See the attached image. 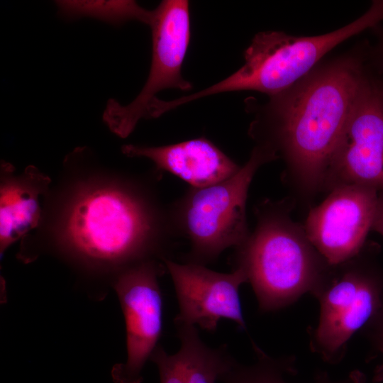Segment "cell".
<instances>
[{
    "instance_id": "8fae6325",
    "label": "cell",
    "mask_w": 383,
    "mask_h": 383,
    "mask_svg": "<svg viewBox=\"0 0 383 383\" xmlns=\"http://www.w3.org/2000/svg\"><path fill=\"white\" fill-rule=\"evenodd\" d=\"M162 261L172 279L179 304L174 325H197L213 332L221 318H228L240 330L247 331L239 296L240 287L247 282V277L240 269L222 273L205 265L178 263L168 257Z\"/></svg>"
},
{
    "instance_id": "e0dca14e",
    "label": "cell",
    "mask_w": 383,
    "mask_h": 383,
    "mask_svg": "<svg viewBox=\"0 0 383 383\" xmlns=\"http://www.w3.org/2000/svg\"><path fill=\"white\" fill-rule=\"evenodd\" d=\"M371 348L377 352L383 346V305L362 329Z\"/></svg>"
},
{
    "instance_id": "d6986e66",
    "label": "cell",
    "mask_w": 383,
    "mask_h": 383,
    "mask_svg": "<svg viewBox=\"0 0 383 383\" xmlns=\"http://www.w3.org/2000/svg\"><path fill=\"white\" fill-rule=\"evenodd\" d=\"M377 352L383 356V346ZM372 382L373 383H383V357L382 362L375 367Z\"/></svg>"
},
{
    "instance_id": "ac0fdd59",
    "label": "cell",
    "mask_w": 383,
    "mask_h": 383,
    "mask_svg": "<svg viewBox=\"0 0 383 383\" xmlns=\"http://www.w3.org/2000/svg\"><path fill=\"white\" fill-rule=\"evenodd\" d=\"M372 231L383 236V192L378 193L376 210L372 221Z\"/></svg>"
},
{
    "instance_id": "2e32d148",
    "label": "cell",
    "mask_w": 383,
    "mask_h": 383,
    "mask_svg": "<svg viewBox=\"0 0 383 383\" xmlns=\"http://www.w3.org/2000/svg\"><path fill=\"white\" fill-rule=\"evenodd\" d=\"M55 4L60 16L66 19L89 17L114 26H121L131 21L148 25L152 13V11L129 0H60L56 1Z\"/></svg>"
},
{
    "instance_id": "9c48e42d",
    "label": "cell",
    "mask_w": 383,
    "mask_h": 383,
    "mask_svg": "<svg viewBox=\"0 0 383 383\" xmlns=\"http://www.w3.org/2000/svg\"><path fill=\"white\" fill-rule=\"evenodd\" d=\"M155 260L126 268L114 289L124 315L126 329V362L113 366L116 383H141L142 370L157 346L162 329V298L158 277L165 271Z\"/></svg>"
},
{
    "instance_id": "3957f363",
    "label": "cell",
    "mask_w": 383,
    "mask_h": 383,
    "mask_svg": "<svg viewBox=\"0 0 383 383\" xmlns=\"http://www.w3.org/2000/svg\"><path fill=\"white\" fill-rule=\"evenodd\" d=\"M140 196L117 188L86 192L68 216L65 233L68 242L95 260L145 261L143 257L153 250L160 238L175 234L170 213L160 218Z\"/></svg>"
},
{
    "instance_id": "5bb4252c",
    "label": "cell",
    "mask_w": 383,
    "mask_h": 383,
    "mask_svg": "<svg viewBox=\"0 0 383 383\" xmlns=\"http://www.w3.org/2000/svg\"><path fill=\"white\" fill-rule=\"evenodd\" d=\"M8 162L1 164L0 253L39 225L40 198L51 179L33 165L21 174Z\"/></svg>"
},
{
    "instance_id": "30bf717a",
    "label": "cell",
    "mask_w": 383,
    "mask_h": 383,
    "mask_svg": "<svg viewBox=\"0 0 383 383\" xmlns=\"http://www.w3.org/2000/svg\"><path fill=\"white\" fill-rule=\"evenodd\" d=\"M378 192L351 184L337 187L310 209L304 224L315 248L331 265L357 254L372 231Z\"/></svg>"
},
{
    "instance_id": "8992f818",
    "label": "cell",
    "mask_w": 383,
    "mask_h": 383,
    "mask_svg": "<svg viewBox=\"0 0 383 383\" xmlns=\"http://www.w3.org/2000/svg\"><path fill=\"white\" fill-rule=\"evenodd\" d=\"M382 20L383 1H376L359 18L326 34L293 36L278 31L260 32L244 52V65L216 83L215 91L252 90L275 95L306 76L337 45Z\"/></svg>"
},
{
    "instance_id": "7a4b0ae2",
    "label": "cell",
    "mask_w": 383,
    "mask_h": 383,
    "mask_svg": "<svg viewBox=\"0 0 383 383\" xmlns=\"http://www.w3.org/2000/svg\"><path fill=\"white\" fill-rule=\"evenodd\" d=\"M296 204L290 196L259 202L253 231L234 248L230 260L233 269L245 273L262 312L282 309L306 293L313 294L331 266L304 225L292 218Z\"/></svg>"
},
{
    "instance_id": "7c38bea8",
    "label": "cell",
    "mask_w": 383,
    "mask_h": 383,
    "mask_svg": "<svg viewBox=\"0 0 383 383\" xmlns=\"http://www.w3.org/2000/svg\"><path fill=\"white\" fill-rule=\"evenodd\" d=\"M121 151L128 157L151 160L157 169L177 176L193 188L221 182L241 167L204 137L162 146L128 144Z\"/></svg>"
},
{
    "instance_id": "4fadbf2b",
    "label": "cell",
    "mask_w": 383,
    "mask_h": 383,
    "mask_svg": "<svg viewBox=\"0 0 383 383\" xmlns=\"http://www.w3.org/2000/svg\"><path fill=\"white\" fill-rule=\"evenodd\" d=\"M180 348L167 353L157 345L150 359L157 365L160 383H216L232 369L236 360L226 345L213 348L201 339L193 325H175Z\"/></svg>"
},
{
    "instance_id": "ffe728a7",
    "label": "cell",
    "mask_w": 383,
    "mask_h": 383,
    "mask_svg": "<svg viewBox=\"0 0 383 383\" xmlns=\"http://www.w3.org/2000/svg\"><path fill=\"white\" fill-rule=\"evenodd\" d=\"M351 383H366L367 379L365 374L360 370H353L349 374Z\"/></svg>"
},
{
    "instance_id": "44dd1931",
    "label": "cell",
    "mask_w": 383,
    "mask_h": 383,
    "mask_svg": "<svg viewBox=\"0 0 383 383\" xmlns=\"http://www.w3.org/2000/svg\"><path fill=\"white\" fill-rule=\"evenodd\" d=\"M379 50H380V54H381V57H382V65H383V40H382V42L381 43Z\"/></svg>"
},
{
    "instance_id": "6da1fadb",
    "label": "cell",
    "mask_w": 383,
    "mask_h": 383,
    "mask_svg": "<svg viewBox=\"0 0 383 383\" xmlns=\"http://www.w3.org/2000/svg\"><path fill=\"white\" fill-rule=\"evenodd\" d=\"M348 56L313 68L264 104L247 99L254 118L248 135L284 165L282 181L296 202L322 192L325 173L366 75Z\"/></svg>"
},
{
    "instance_id": "9a60e30c",
    "label": "cell",
    "mask_w": 383,
    "mask_h": 383,
    "mask_svg": "<svg viewBox=\"0 0 383 383\" xmlns=\"http://www.w3.org/2000/svg\"><path fill=\"white\" fill-rule=\"evenodd\" d=\"M257 356L255 362L243 365L236 362L221 379L223 383H289L285 377L296 373L294 356L273 357L252 343ZM311 383H351L349 376L344 379L334 380L327 372L318 374Z\"/></svg>"
},
{
    "instance_id": "277c9868",
    "label": "cell",
    "mask_w": 383,
    "mask_h": 383,
    "mask_svg": "<svg viewBox=\"0 0 383 383\" xmlns=\"http://www.w3.org/2000/svg\"><path fill=\"white\" fill-rule=\"evenodd\" d=\"M274 160L270 152L255 145L235 174L206 187H190L173 203L169 213L174 233L189 243L184 262L206 266L246 240L250 232L246 216L250 184L262 165Z\"/></svg>"
},
{
    "instance_id": "5b68a950",
    "label": "cell",
    "mask_w": 383,
    "mask_h": 383,
    "mask_svg": "<svg viewBox=\"0 0 383 383\" xmlns=\"http://www.w3.org/2000/svg\"><path fill=\"white\" fill-rule=\"evenodd\" d=\"M380 246L367 240L353 257L331 265L313 295L320 305L316 326L309 328V346L324 362L338 364L354 334L383 305Z\"/></svg>"
},
{
    "instance_id": "52a82bcc",
    "label": "cell",
    "mask_w": 383,
    "mask_h": 383,
    "mask_svg": "<svg viewBox=\"0 0 383 383\" xmlns=\"http://www.w3.org/2000/svg\"><path fill=\"white\" fill-rule=\"evenodd\" d=\"M148 26L152 35L149 74L138 96L128 104L108 100L102 119L109 130L125 138L145 119L157 94L167 89L189 91L190 82L182 74V67L191 39L189 4L184 0H164L152 10Z\"/></svg>"
},
{
    "instance_id": "ba28073f",
    "label": "cell",
    "mask_w": 383,
    "mask_h": 383,
    "mask_svg": "<svg viewBox=\"0 0 383 383\" xmlns=\"http://www.w3.org/2000/svg\"><path fill=\"white\" fill-rule=\"evenodd\" d=\"M351 184L383 192V82L367 73L329 161L322 192Z\"/></svg>"
}]
</instances>
